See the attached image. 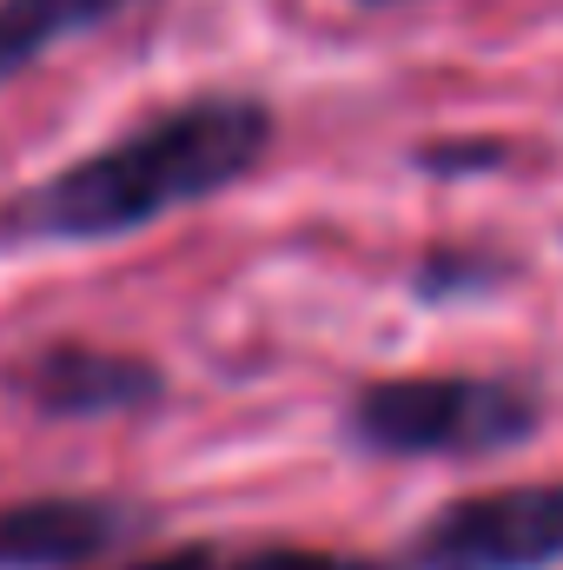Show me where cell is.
I'll list each match as a JSON object with an SVG mask.
<instances>
[{
  "mask_svg": "<svg viewBox=\"0 0 563 570\" xmlns=\"http://www.w3.org/2000/svg\"><path fill=\"white\" fill-rule=\"evenodd\" d=\"M152 531V504L113 491H40L0 498V570H73L107 564Z\"/></svg>",
  "mask_w": 563,
  "mask_h": 570,
  "instance_id": "4",
  "label": "cell"
},
{
  "mask_svg": "<svg viewBox=\"0 0 563 570\" xmlns=\"http://www.w3.org/2000/svg\"><path fill=\"white\" fill-rule=\"evenodd\" d=\"M511 279V259L484 253V246H431L412 273V292L444 305V298H471V292H497Z\"/></svg>",
  "mask_w": 563,
  "mask_h": 570,
  "instance_id": "8",
  "label": "cell"
},
{
  "mask_svg": "<svg viewBox=\"0 0 563 570\" xmlns=\"http://www.w3.org/2000/svg\"><path fill=\"white\" fill-rule=\"evenodd\" d=\"M412 570H563V478L451 498L412 531Z\"/></svg>",
  "mask_w": 563,
  "mask_h": 570,
  "instance_id": "3",
  "label": "cell"
},
{
  "mask_svg": "<svg viewBox=\"0 0 563 570\" xmlns=\"http://www.w3.org/2000/svg\"><path fill=\"white\" fill-rule=\"evenodd\" d=\"M358 7H398V0H358Z\"/></svg>",
  "mask_w": 563,
  "mask_h": 570,
  "instance_id": "10",
  "label": "cell"
},
{
  "mask_svg": "<svg viewBox=\"0 0 563 570\" xmlns=\"http://www.w3.org/2000/svg\"><path fill=\"white\" fill-rule=\"evenodd\" d=\"M7 392L27 399L40 419H120V412H146L166 399V372L120 345L53 338L27 352L20 365H7Z\"/></svg>",
  "mask_w": 563,
  "mask_h": 570,
  "instance_id": "5",
  "label": "cell"
},
{
  "mask_svg": "<svg viewBox=\"0 0 563 570\" xmlns=\"http://www.w3.org/2000/svg\"><path fill=\"white\" fill-rule=\"evenodd\" d=\"M134 0H0V87L47 60L53 47H67L73 33H93L107 20H120Z\"/></svg>",
  "mask_w": 563,
  "mask_h": 570,
  "instance_id": "6",
  "label": "cell"
},
{
  "mask_svg": "<svg viewBox=\"0 0 563 570\" xmlns=\"http://www.w3.org/2000/svg\"><path fill=\"white\" fill-rule=\"evenodd\" d=\"M511 159V146L504 140H431L412 153V166L431 173V179H471V173H491V166H504Z\"/></svg>",
  "mask_w": 563,
  "mask_h": 570,
  "instance_id": "9",
  "label": "cell"
},
{
  "mask_svg": "<svg viewBox=\"0 0 563 570\" xmlns=\"http://www.w3.org/2000/svg\"><path fill=\"white\" fill-rule=\"evenodd\" d=\"M113 570H398L378 558H345V551H305V544H253V551H226V544H172L152 558H127Z\"/></svg>",
  "mask_w": 563,
  "mask_h": 570,
  "instance_id": "7",
  "label": "cell"
},
{
  "mask_svg": "<svg viewBox=\"0 0 563 570\" xmlns=\"http://www.w3.org/2000/svg\"><path fill=\"white\" fill-rule=\"evenodd\" d=\"M544 425V399L484 372H405L345 399V444L365 458H497Z\"/></svg>",
  "mask_w": 563,
  "mask_h": 570,
  "instance_id": "2",
  "label": "cell"
},
{
  "mask_svg": "<svg viewBox=\"0 0 563 570\" xmlns=\"http://www.w3.org/2000/svg\"><path fill=\"white\" fill-rule=\"evenodd\" d=\"M279 140L273 100L246 87H206L140 114L107 146L53 166L47 179L0 199V253L13 246H100L159 226L199 199L233 193L266 166Z\"/></svg>",
  "mask_w": 563,
  "mask_h": 570,
  "instance_id": "1",
  "label": "cell"
}]
</instances>
